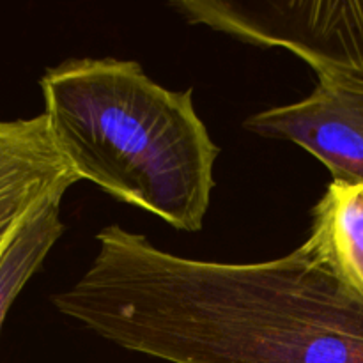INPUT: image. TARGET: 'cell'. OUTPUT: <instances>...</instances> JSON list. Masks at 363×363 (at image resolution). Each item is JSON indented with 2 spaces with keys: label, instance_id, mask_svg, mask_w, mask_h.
I'll list each match as a JSON object with an SVG mask.
<instances>
[{
  "label": "cell",
  "instance_id": "obj_2",
  "mask_svg": "<svg viewBox=\"0 0 363 363\" xmlns=\"http://www.w3.org/2000/svg\"><path fill=\"white\" fill-rule=\"evenodd\" d=\"M305 99L254 113L250 133L300 145L319 160L333 181L363 184V74L319 71Z\"/></svg>",
  "mask_w": 363,
  "mask_h": 363
},
{
  "label": "cell",
  "instance_id": "obj_1",
  "mask_svg": "<svg viewBox=\"0 0 363 363\" xmlns=\"http://www.w3.org/2000/svg\"><path fill=\"white\" fill-rule=\"evenodd\" d=\"M57 149L78 181L197 233L215 190L220 147L194 105V89L169 91L137 60L67 59L39 80Z\"/></svg>",
  "mask_w": 363,
  "mask_h": 363
},
{
  "label": "cell",
  "instance_id": "obj_3",
  "mask_svg": "<svg viewBox=\"0 0 363 363\" xmlns=\"http://www.w3.org/2000/svg\"><path fill=\"white\" fill-rule=\"evenodd\" d=\"M74 183L45 113L0 121V255L30 216Z\"/></svg>",
  "mask_w": 363,
  "mask_h": 363
},
{
  "label": "cell",
  "instance_id": "obj_4",
  "mask_svg": "<svg viewBox=\"0 0 363 363\" xmlns=\"http://www.w3.org/2000/svg\"><path fill=\"white\" fill-rule=\"evenodd\" d=\"M311 218V233L301 248L363 298V184L332 181Z\"/></svg>",
  "mask_w": 363,
  "mask_h": 363
},
{
  "label": "cell",
  "instance_id": "obj_5",
  "mask_svg": "<svg viewBox=\"0 0 363 363\" xmlns=\"http://www.w3.org/2000/svg\"><path fill=\"white\" fill-rule=\"evenodd\" d=\"M60 202L62 199H53L43 206L21 225L0 255V330L13 301L64 234Z\"/></svg>",
  "mask_w": 363,
  "mask_h": 363
}]
</instances>
